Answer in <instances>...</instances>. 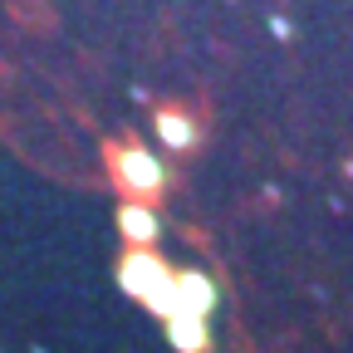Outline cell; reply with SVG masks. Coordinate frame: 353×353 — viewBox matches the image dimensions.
I'll use <instances>...</instances> for the list:
<instances>
[{"instance_id":"4","label":"cell","mask_w":353,"mask_h":353,"mask_svg":"<svg viewBox=\"0 0 353 353\" xmlns=\"http://www.w3.org/2000/svg\"><path fill=\"white\" fill-rule=\"evenodd\" d=\"M128 221H123V226H128V236H152L157 226H152V221H148V211H123Z\"/></svg>"},{"instance_id":"2","label":"cell","mask_w":353,"mask_h":353,"mask_svg":"<svg viewBox=\"0 0 353 353\" xmlns=\"http://www.w3.org/2000/svg\"><path fill=\"white\" fill-rule=\"evenodd\" d=\"M118 172H123V182L138 187V192H157V182H162L157 162L143 157V152H118Z\"/></svg>"},{"instance_id":"3","label":"cell","mask_w":353,"mask_h":353,"mask_svg":"<svg viewBox=\"0 0 353 353\" xmlns=\"http://www.w3.org/2000/svg\"><path fill=\"white\" fill-rule=\"evenodd\" d=\"M162 132H167V143H176V148L192 143V128H187L182 118H162Z\"/></svg>"},{"instance_id":"1","label":"cell","mask_w":353,"mask_h":353,"mask_svg":"<svg viewBox=\"0 0 353 353\" xmlns=\"http://www.w3.org/2000/svg\"><path fill=\"white\" fill-rule=\"evenodd\" d=\"M123 280H128V290L138 294V299H148V304H157V309H172V304H176V299H172L176 285H172V275L162 270L152 255H132L128 270H123Z\"/></svg>"}]
</instances>
